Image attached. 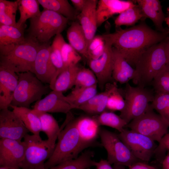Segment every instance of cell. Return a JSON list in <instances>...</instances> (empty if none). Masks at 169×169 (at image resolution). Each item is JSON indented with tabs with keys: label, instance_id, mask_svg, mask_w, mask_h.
I'll use <instances>...</instances> for the list:
<instances>
[{
	"label": "cell",
	"instance_id": "8fae6325",
	"mask_svg": "<svg viewBox=\"0 0 169 169\" xmlns=\"http://www.w3.org/2000/svg\"><path fill=\"white\" fill-rule=\"evenodd\" d=\"M118 135L139 160L149 161L154 155L157 145L151 139L134 131L125 129Z\"/></svg>",
	"mask_w": 169,
	"mask_h": 169
},
{
	"label": "cell",
	"instance_id": "bcb514c9",
	"mask_svg": "<svg viewBox=\"0 0 169 169\" xmlns=\"http://www.w3.org/2000/svg\"><path fill=\"white\" fill-rule=\"evenodd\" d=\"M75 8L78 11L81 12L84 8L87 0H71Z\"/></svg>",
	"mask_w": 169,
	"mask_h": 169
},
{
	"label": "cell",
	"instance_id": "6da1fadb",
	"mask_svg": "<svg viewBox=\"0 0 169 169\" xmlns=\"http://www.w3.org/2000/svg\"><path fill=\"white\" fill-rule=\"evenodd\" d=\"M113 33L105 35L111 41L112 46L132 66L141 54L152 46L165 39L169 31L155 30L143 20L138 24L123 29L120 27Z\"/></svg>",
	"mask_w": 169,
	"mask_h": 169
},
{
	"label": "cell",
	"instance_id": "e575fe53",
	"mask_svg": "<svg viewBox=\"0 0 169 169\" xmlns=\"http://www.w3.org/2000/svg\"><path fill=\"white\" fill-rule=\"evenodd\" d=\"M65 41L61 33L58 34L55 36L53 43L50 45V58L53 65L57 70L56 78L65 68L61 52L62 45Z\"/></svg>",
	"mask_w": 169,
	"mask_h": 169
},
{
	"label": "cell",
	"instance_id": "7bdbcfd3",
	"mask_svg": "<svg viewBox=\"0 0 169 169\" xmlns=\"http://www.w3.org/2000/svg\"><path fill=\"white\" fill-rule=\"evenodd\" d=\"M154 153V155L158 160L162 161L165 156V153L169 151V133L166 134L158 143Z\"/></svg>",
	"mask_w": 169,
	"mask_h": 169
},
{
	"label": "cell",
	"instance_id": "4fadbf2b",
	"mask_svg": "<svg viewBox=\"0 0 169 169\" xmlns=\"http://www.w3.org/2000/svg\"><path fill=\"white\" fill-rule=\"evenodd\" d=\"M50 48L49 43L41 44L35 61L33 74L42 82L49 84L52 90L57 70L51 59Z\"/></svg>",
	"mask_w": 169,
	"mask_h": 169
},
{
	"label": "cell",
	"instance_id": "9c48e42d",
	"mask_svg": "<svg viewBox=\"0 0 169 169\" xmlns=\"http://www.w3.org/2000/svg\"><path fill=\"white\" fill-rule=\"evenodd\" d=\"M99 136L101 145L107 152V160L111 165L129 167L135 163L141 161L134 156L118 134L102 129H100Z\"/></svg>",
	"mask_w": 169,
	"mask_h": 169
},
{
	"label": "cell",
	"instance_id": "cb8c5ba5",
	"mask_svg": "<svg viewBox=\"0 0 169 169\" xmlns=\"http://www.w3.org/2000/svg\"><path fill=\"white\" fill-rule=\"evenodd\" d=\"M113 51L112 78L121 84L127 83L134 76L135 69L114 47Z\"/></svg>",
	"mask_w": 169,
	"mask_h": 169
},
{
	"label": "cell",
	"instance_id": "f546056e",
	"mask_svg": "<svg viewBox=\"0 0 169 169\" xmlns=\"http://www.w3.org/2000/svg\"><path fill=\"white\" fill-rule=\"evenodd\" d=\"M38 1L44 9L54 12L69 20H74L77 17L75 12L67 0Z\"/></svg>",
	"mask_w": 169,
	"mask_h": 169
},
{
	"label": "cell",
	"instance_id": "4dcf8cb0",
	"mask_svg": "<svg viewBox=\"0 0 169 169\" xmlns=\"http://www.w3.org/2000/svg\"><path fill=\"white\" fill-rule=\"evenodd\" d=\"M94 154L88 151L77 158L67 161L48 169H86L95 166L96 161L93 159Z\"/></svg>",
	"mask_w": 169,
	"mask_h": 169
},
{
	"label": "cell",
	"instance_id": "8d00e7d4",
	"mask_svg": "<svg viewBox=\"0 0 169 169\" xmlns=\"http://www.w3.org/2000/svg\"><path fill=\"white\" fill-rule=\"evenodd\" d=\"M150 105L169 125V94L156 92Z\"/></svg>",
	"mask_w": 169,
	"mask_h": 169
},
{
	"label": "cell",
	"instance_id": "7dc6e473",
	"mask_svg": "<svg viewBox=\"0 0 169 169\" xmlns=\"http://www.w3.org/2000/svg\"><path fill=\"white\" fill-rule=\"evenodd\" d=\"M162 169H169V151L162 161Z\"/></svg>",
	"mask_w": 169,
	"mask_h": 169
},
{
	"label": "cell",
	"instance_id": "52a82bcc",
	"mask_svg": "<svg viewBox=\"0 0 169 169\" xmlns=\"http://www.w3.org/2000/svg\"><path fill=\"white\" fill-rule=\"evenodd\" d=\"M23 141L25 154L19 168L45 169V163L52 155L55 147L47 139L43 140L40 136L34 134H28Z\"/></svg>",
	"mask_w": 169,
	"mask_h": 169
},
{
	"label": "cell",
	"instance_id": "f6af8a7d",
	"mask_svg": "<svg viewBox=\"0 0 169 169\" xmlns=\"http://www.w3.org/2000/svg\"><path fill=\"white\" fill-rule=\"evenodd\" d=\"M95 166L96 169H114L107 160L103 159L96 162Z\"/></svg>",
	"mask_w": 169,
	"mask_h": 169
},
{
	"label": "cell",
	"instance_id": "e0dca14e",
	"mask_svg": "<svg viewBox=\"0 0 169 169\" xmlns=\"http://www.w3.org/2000/svg\"><path fill=\"white\" fill-rule=\"evenodd\" d=\"M25 24L21 26L0 25V55H6L23 43Z\"/></svg>",
	"mask_w": 169,
	"mask_h": 169
},
{
	"label": "cell",
	"instance_id": "60d3db41",
	"mask_svg": "<svg viewBox=\"0 0 169 169\" xmlns=\"http://www.w3.org/2000/svg\"><path fill=\"white\" fill-rule=\"evenodd\" d=\"M105 45V41L102 36H95L88 47L86 59L90 60L98 58L103 53Z\"/></svg>",
	"mask_w": 169,
	"mask_h": 169
},
{
	"label": "cell",
	"instance_id": "4316f807",
	"mask_svg": "<svg viewBox=\"0 0 169 169\" xmlns=\"http://www.w3.org/2000/svg\"><path fill=\"white\" fill-rule=\"evenodd\" d=\"M13 111L20 118L28 131L33 134L40 136V120L38 115L28 108L10 105Z\"/></svg>",
	"mask_w": 169,
	"mask_h": 169
},
{
	"label": "cell",
	"instance_id": "484cf974",
	"mask_svg": "<svg viewBox=\"0 0 169 169\" xmlns=\"http://www.w3.org/2000/svg\"><path fill=\"white\" fill-rule=\"evenodd\" d=\"M32 110L39 118L41 131L45 134L48 141L52 146L55 147L56 141L61 130L57 120L49 113Z\"/></svg>",
	"mask_w": 169,
	"mask_h": 169
},
{
	"label": "cell",
	"instance_id": "9a60e30c",
	"mask_svg": "<svg viewBox=\"0 0 169 169\" xmlns=\"http://www.w3.org/2000/svg\"><path fill=\"white\" fill-rule=\"evenodd\" d=\"M23 141L8 139L0 140V166L19 169L25 154Z\"/></svg>",
	"mask_w": 169,
	"mask_h": 169
},
{
	"label": "cell",
	"instance_id": "c3c4849f",
	"mask_svg": "<svg viewBox=\"0 0 169 169\" xmlns=\"http://www.w3.org/2000/svg\"><path fill=\"white\" fill-rule=\"evenodd\" d=\"M166 52L167 57V64H169V36L166 39Z\"/></svg>",
	"mask_w": 169,
	"mask_h": 169
},
{
	"label": "cell",
	"instance_id": "f907efd6",
	"mask_svg": "<svg viewBox=\"0 0 169 169\" xmlns=\"http://www.w3.org/2000/svg\"><path fill=\"white\" fill-rule=\"evenodd\" d=\"M0 169H19L18 168L8 166H0Z\"/></svg>",
	"mask_w": 169,
	"mask_h": 169
},
{
	"label": "cell",
	"instance_id": "d6a6232c",
	"mask_svg": "<svg viewBox=\"0 0 169 169\" xmlns=\"http://www.w3.org/2000/svg\"><path fill=\"white\" fill-rule=\"evenodd\" d=\"M38 0H18V7L20 17L16 25L21 26L25 24L26 21L38 15L41 11Z\"/></svg>",
	"mask_w": 169,
	"mask_h": 169
},
{
	"label": "cell",
	"instance_id": "30bf717a",
	"mask_svg": "<svg viewBox=\"0 0 169 169\" xmlns=\"http://www.w3.org/2000/svg\"><path fill=\"white\" fill-rule=\"evenodd\" d=\"M158 143L167 133L169 125L151 105L144 114L131 120L126 126Z\"/></svg>",
	"mask_w": 169,
	"mask_h": 169
},
{
	"label": "cell",
	"instance_id": "8992f818",
	"mask_svg": "<svg viewBox=\"0 0 169 169\" xmlns=\"http://www.w3.org/2000/svg\"><path fill=\"white\" fill-rule=\"evenodd\" d=\"M8 54L0 55V65L16 73H34L35 61L41 44L28 38Z\"/></svg>",
	"mask_w": 169,
	"mask_h": 169
},
{
	"label": "cell",
	"instance_id": "f35d334b",
	"mask_svg": "<svg viewBox=\"0 0 169 169\" xmlns=\"http://www.w3.org/2000/svg\"><path fill=\"white\" fill-rule=\"evenodd\" d=\"M152 83L156 92L169 94V64L165 66Z\"/></svg>",
	"mask_w": 169,
	"mask_h": 169
},
{
	"label": "cell",
	"instance_id": "2e32d148",
	"mask_svg": "<svg viewBox=\"0 0 169 169\" xmlns=\"http://www.w3.org/2000/svg\"><path fill=\"white\" fill-rule=\"evenodd\" d=\"M63 92L52 90L45 97L36 101L33 109L46 113L67 114L73 109L64 99Z\"/></svg>",
	"mask_w": 169,
	"mask_h": 169
},
{
	"label": "cell",
	"instance_id": "7c38bea8",
	"mask_svg": "<svg viewBox=\"0 0 169 169\" xmlns=\"http://www.w3.org/2000/svg\"><path fill=\"white\" fill-rule=\"evenodd\" d=\"M102 36L105 41L103 52L97 58L89 60V65L96 76L99 87L103 90L113 79V51L111 40L105 34Z\"/></svg>",
	"mask_w": 169,
	"mask_h": 169
},
{
	"label": "cell",
	"instance_id": "f1b7e54d",
	"mask_svg": "<svg viewBox=\"0 0 169 169\" xmlns=\"http://www.w3.org/2000/svg\"><path fill=\"white\" fill-rule=\"evenodd\" d=\"M80 68L77 65L65 68L56 78L52 90L63 92L74 86L76 75Z\"/></svg>",
	"mask_w": 169,
	"mask_h": 169
},
{
	"label": "cell",
	"instance_id": "7402d4cb",
	"mask_svg": "<svg viewBox=\"0 0 169 169\" xmlns=\"http://www.w3.org/2000/svg\"><path fill=\"white\" fill-rule=\"evenodd\" d=\"M77 127L83 145L86 148L94 145L99 135L100 126L93 117L82 116L76 119Z\"/></svg>",
	"mask_w": 169,
	"mask_h": 169
},
{
	"label": "cell",
	"instance_id": "5b68a950",
	"mask_svg": "<svg viewBox=\"0 0 169 169\" xmlns=\"http://www.w3.org/2000/svg\"><path fill=\"white\" fill-rule=\"evenodd\" d=\"M17 73L18 84L10 105L29 108L31 103L41 100L51 90L49 85L44 84L31 72Z\"/></svg>",
	"mask_w": 169,
	"mask_h": 169
},
{
	"label": "cell",
	"instance_id": "681fc988",
	"mask_svg": "<svg viewBox=\"0 0 169 169\" xmlns=\"http://www.w3.org/2000/svg\"><path fill=\"white\" fill-rule=\"evenodd\" d=\"M167 16L166 17L165 21L168 27V31L169 32V12H167Z\"/></svg>",
	"mask_w": 169,
	"mask_h": 169
},
{
	"label": "cell",
	"instance_id": "3957f363",
	"mask_svg": "<svg viewBox=\"0 0 169 169\" xmlns=\"http://www.w3.org/2000/svg\"><path fill=\"white\" fill-rule=\"evenodd\" d=\"M166 39L151 46L139 57L135 65L132 80L134 84L145 88L166 64Z\"/></svg>",
	"mask_w": 169,
	"mask_h": 169
},
{
	"label": "cell",
	"instance_id": "836d02e7",
	"mask_svg": "<svg viewBox=\"0 0 169 169\" xmlns=\"http://www.w3.org/2000/svg\"><path fill=\"white\" fill-rule=\"evenodd\" d=\"M18 0H0V25H16V15Z\"/></svg>",
	"mask_w": 169,
	"mask_h": 169
},
{
	"label": "cell",
	"instance_id": "7a4b0ae2",
	"mask_svg": "<svg viewBox=\"0 0 169 169\" xmlns=\"http://www.w3.org/2000/svg\"><path fill=\"white\" fill-rule=\"evenodd\" d=\"M60 127L54 152L46 161L45 169H48L62 162L75 159L86 148L82 144L77 127L76 119L69 112Z\"/></svg>",
	"mask_w": 169,
	"mask_h": 169
},
{
	"label": "cell",
	"instance_id": "ab89813d",
	"mask_svg": "<svg viewBox=\"0 0 169 169\" xmlns=\"http://www.w3.org/2000/svg\"><path fill=\"white\" fill-rule=\"evenodd\" d=\"M61 55L65 68L77 65L81 59L79 53L69 44L65 41L61 49Z\"/></svg>",
	"mask_w": 169,
	"mask_h": 169
},
{
	"label": "cell",
	"instance_id": "d6986e66",
	"mask_svg": "<svg viewBox=\"0 0 169 169\" xmlns=\"http://www.w3.org/2000/svg\"><path fill=\"white\" fill-rule=\"evenodd\" d=\"M18 79L17 73L0 65V110L10 107Z\"/></svg>",
	"mask_w": 169,
	"mask_h": 169
},
{
	"label": "cell",
	"instance_id": "ba28073f",
	"mask_svg": "<svg viewBox=\"0 0 169 169\" xmlns=\"http://www.w3.org/2000/svg\"><path fill=\"white\" fill-rule=\"evenodd\" d=\"M124 94L125 105L119 115L127 124L146 113L150 102L153 100L154 95L149 90L139 86H131L126 83Z\"/></svg>",
	"mask_w": 169,
	"mask_h": 169
},
{
	"label": "cell",
	"instance_id": "ffe728a7",
	"mask_svg": "<svg viewBox=\"0 0 169 169\" xmlns=\"http://www.w3.org/2000/svg\"><path fill=\"white\" fill-rule=\"evenodd\" d=\"M136 3L133 1L100 0L96 8L97 27L113 15L120 14L134 6Z\"/></svg>",
	"mask_w": 169,
	"mask_h": 169
},
{
	"label": "cell",
	"instance_id": "ac0fdd59",
	"mask_svg": "<svg viewBox=\"0 0 169 169\" xmlns=\"http://www.w3.org/2000/svg\"><path fill=\"white\" fill-rule=\"evenodd\" d=\"M98 2L96 0H87L84 8L77 16L85 36L87 49L95 36L98 27L96 17Z\"/></svg>",
	"mask_w": 169,
	"mask_h": 169
},
{
	"label": "cell",
	"instance_id": "d4e9b609",
	"mask_svg": "<svg viewBox=\"0 0 169 169\" xmlns=\"http://www.w3.org/2000/svg\"><path fill=\"white\" fill-rule=\"evenodd\" d=\"M69 44L78 53L87 58V46L85 36L79 23L73 22L67 31Z\"/></svg>",
	"mask_w": 169,
	"mask_h": 169
},
{
	"label": "cell",
	"instance_id": "83f0119b",
	"mask_svg": "<svg viewBox=\"0 0 169 169\" xmlns=\"http://www.w3.org/2000/svg\"><path fill=\"white\" fill-rule=\"evenodd\" d=\"M97 91V85L88 87H75L64 98L73 109H79L80 106L96 94Z\"/></svg>",
	"mask_w": 169,
	"mask_h": 169
},
{
	"label": "cell",
	"instance_id": "816d5d0a",
	"mask_svg": "<svg viewBox=\"0 0 169 169\" xmlns=\"http://www.w3.org/2000/svg\"><path fill=\"white\" fill-rule=\"evenodd\" d=\"M167 12H169V7L167 8Z\"/></svg>",
	"mask_w": 169,
	"mask_h": 169
},
{
	"label": "cell",
	"instance_id": "b9f144b4",
	"mask_svg": "<svg viewBox=\"0 0 169 169\" xmlns=\"http://www.w3.org/2000/svg\"><path fill=\"white\" fill-rule=\"evenodd\" d=\"M125 105V100L118 89L109 97L106 108L112 111H120L124 108Z\"/></svg>",
	"mask_w": 169,
	"mask_h": 169
},
{
	"label": "cell",
	"instance_id": "603a6c76",
	"mask_svg": "<svg viewBox=\"0 0 169 169\" xmlns=\"http://www.w3.org/2000/svg\"><path fill=\"white\" fill-rule=\"evenodd\" d=\"M104 91L97 94L78 109L90 114H100L106 108L108 99L110 95L118 89L115 82L108 83Z\"/></svg>",
	"mask_w": 169,
	"mask_h": 169
},
{
	"label": "cell",
	"instance_id": "1f68e13d",
	"mask_svg": "<svg viewBox=\"0 0 169 169\" xmlns=\"http://www.w3.org/2000/svg\"><path fill=\"white\" fill-rule=\"evenodd\" d=\"M136 4L120 13L116 18L114 22L116 27L122 25L133 26L139 20H145L141 8Z\"/></svg>",
	"mask_w": 169,
	"mask_h": 169
},
{
	"label": "cell",
	"instance_id": "277c9868",
	"mask_svg": "<svg viewBox=\"0 0 169 169\" xmlns=\"http://www.w3.org/2000/svg\"><path fill=\"white\" fill-rule=\"evenodd\" d=\"M69 20L54 12L44 9L37 16L30 19L27 37L41 44L48 43L53 36L61 33Z\"/></svg>",
	"mask_w": 169,
	"mask_h": 169
},
{
	"label": "cell",
	"instance_id": "44dd1931",
	"mask_svg": "<svg viewBox=\"0 0 169 169\" xmlns=\"http://www.w3.org/2000/svg\"><path fill=\"white\" fill-rule=\"evenodd\" d=\"M141 8L145 19L148 18L153 22L157 31L165 32L168 31L163 26L166 17L158 0H133Z\"/></svg>",
	"mask_w": 169,
	"mask_h": 169
},
{
	"label": "cell",
	"instance_id": "ee69618b",
	"mask_svg": "<svg viewBox=\"0 0 169 169\" xmlns=\"http://www.w3.org/2000/svg\"><path fill=\"white\" fill-rule=\"evenodd\" d=\"M128 169H156L155 167L148 164L145 162H137L129 167Z\"/></svg>",
	"mask_w": 169,
	"mask_h": 169
},
{
	"label": "cell",
	"instance_id": "74e56055",
	"mask_svg": "<svg viewBox=\"0 0 169 169\" xmlns=\"http://www.w3.org/2000/svg\"><path fill=\"white\" fill-rule=\"evenodd\" d=\"M97 84L96 76L91 69L80 68L76 75L75 87H88L97 85Z\"/></svg>",
	"mask_w": 169,
	"mask_h": 169
},
{
	"label": "cell",
	"instance_id": "d590c367",
	"mask_svg": "<svg viewBox=\"0 0 169 169\" xmlns=\"http://www.w3.org/2000/svg\"><path fill=\"white\" fill-rule=\"evenodd\" d=\"M99 125L110 127L118 131H122L127 125L120 116L111 112L104 111L99 115L93 117Z\"/></svg>",
	"mask_w": 169,
	"mask_h": 169
},
{
	"label": "cell",
	"instance_id": "5bb4252c",
	"mask_svg": "<svg viewBox=\"0 0 169 169\" xmlns=\"http://www.w3.org/2000/svg\"><path fill=\"white\" fill-rule=\"evenodd\" d=\"M29 131L20 118L8 109L0 110V138L22 141Z\"/></svg>",
	"mask_w": 169,
	"mask_h": 169
},
{
	"label": "cell",
	"instance_id": "f5cc1de1",
	"mask_svg": "<svg viewBox=\"0 0 169 169\" xmlns=\"http://www.w3.org/2000/svg\"><path fill=\"white\" fill-rule=\"evenodd\" d=\"M86 169H90V168H87Z\"/></svg>",
	"mask_w": 169,
	"mask_h": 169
}]
</instances>
